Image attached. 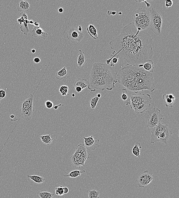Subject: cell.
I'll use <instances>...</instances> for the list:
<instances>
[{"label": "cell", "instance_id": "obj_8", "mask_svg": "<svg viewBox=\"0 0 179 198\" xmlns=\"http://www.w3.org/2000/svg\"><path fill=\"white\" fill-rule=\"evenodd\" d=\"M34 99L33 94H30L21 106V114L22 118L27 121H30L32 119L33 115Z\"/></svg>", "mask_w": 179, "mask_h": 198}, {"label": "cell", "instance_id": "obj_47", "mask_svg": "<svg viewBox=\"0 0 179 198\" xmlns=\"http://www.w3.org/2000/svg\"><path fill=\"white\" fill-rule=\"evenodd\" d=\"M78 30L79 31L82 32V27L80 25H79L78 27Z\"/></svg>", "mask_w": 179, "mask_h": 198}, {"label": "cell", "instance_id": "obj_14", "mask_svg": "<svg viewBox=\"0 0 179 198\" xmlns=\"http://www.w3.org/2000/svg\"><path fill=\"white\" fill-rule=\"evenodd\" d=\"M173 133L168 127L164 131L162 132L158 136L156 141V142H161L165 144H167L168 139L171 137Z\"/></svg>", "mask_w": 179, "mask_h": 198}, {"label": "cell", "instance_id": "obj_10", "mask_svg": "<svg viewBox=\"0 0 179 198\" xmlns=\"http://www.w3.org/2000/svg\"><path fill=\"white\" fill-rule=\"evenodd\" d=\"M84 36L82 32L79 31L77 28L72 27L67 35V38L72 43H79L83 39Z\"/></svg>", "mask_w": 179, "mask_h": 198}, {"label": "cell", "instance_id": "obj_29", "mask_svg": "<svg viewBox=\"0 0 179 198\" xmlns=\"http://www.w3.org/2000/svg\"><path fill=\"white\" fill-rule=\"evenodd\" d=\"M28 20L25 21L21 25L20 29L21 31L23 32L24 35H27L29 32V29L28 27Z\"/></svg>", "mask_w": 179, "mask_h": 198}, {"label": "cell", "instance_id": "obj_40", "mask_svg": "<svg viewBox=\"0 0 179 198\" xmlns=\"http://www.w3.org/2000/svg\"><path fill=\"white\" fill-rule=\"evenodd\" d=\"M17 22L18 23H19L20 25H21L22 23H23V22H25V20H24L23 19L20 17H19L17 19Z\"/></svg>", "mask_w": 179, "mask_h": 198}, {"label": "cell", "instance_id": "obj_33", "mask_svg": "<svg viewBox=\"0 0 179 198\" xmlns=\"http://www.w3.org/2000/svg\"><path fill=\"white\" fill-rule=\"evenodd\" d=\"M55 191H56V194L57 195L63 196L64 194V192H63V187L62 186L56 187L55 189Z\"/></svg>", "mask_w": 179, "mask_h": 198}, {"label": "cell", "instance_id": "obj_7", "mask_svg": "<svg viewBox=\"0 0 179 198\" xmlns=\"http://www.w3.org/2000/svg\"><path fill=\"white\" fill-rule=\"evenodd\" d=\"M146 127L152 128L161 123V120L164 118L159 108L154 106L152 108L146 111L144 114Z\"/></svg>", "mask_w": 179, "mask_h": 198}, {"label": "cell", "instance_id": "obj_27", "mask_svg": "<svg viewBox=\"0 0 179 198\" xmlns=\"http://www.w3.org/2000/svg\"><path fill=\"white\" fill-rule=\"evenodd\" d=\"M27 178L33 181L37 184L42 183L45 181V179L43 177L37 175H27Z\"/></svg>", "mask_w": 179, "mask_h": 198}, {"label": "cell", "instance_id": "obj_30", "mask_svg": "<svg viewBox=\"0 0 179 198\" xmlns=\"http://www.w3.org/2000/svg\"><path fill=\"white\" fill-rule=\"evenodd\" d=\"M37 196L40 198H52L54 194L48 192L39 191L37 192Z\"/></svg>", "mask_w": 179, "mask_h": 198}, {"label": "cell", "instance_id": "obj_25", "mask_svg": "<svg viewBox=\"0 0 179 198\" xmlns=\"http://www.w3.org/2000/svg\"><path fill=\"white\" fill-rule=\"evenodd\" d=\"M85 171L84 170H74V171L70 172L68 174L63 176L70 177V178H77V177L80 176L82 174L85 173Z\"/></svg>", "mask_w": 179, "mask_h": 198}, {"label": "cell", "instance_id": "obj_18", "mask_svg": "<svg viewBox=\"0 0 179 198\" xmlns=\"http://www.w3.org/2000/svg\"><path fill=\"white\" fill-rule=\"evenodd\" d=\"M77 64L80 68H81L86 63L87 56L85 52L82 50H79V53L77 56Z\"/></svg>", "mask_w": 179, "mask_h": 198}, {"label": "cell", "instance_id": "obj_11", "mask_svg": "<svg viewBox=\"0 0 179 198\" xmlns=\"http://www.w3.org/2000/svg\"><path fill=\"white\" fill-rule=\"evenodd\" d=\"M84 145L89 152L95 150L100 147L99 139L96 137L91 136L88 137H83Z\"/></svg>", "mask_w": 179, "mask_h": 198}, {"label": "cell", "instance_id": "obj_38", "mask_svg": "<svg viewBox=\"0 0 179 198\" xmlns=\"http://www.w3.org/2000/svg\"><path fill=\"white\" fill-rule=\"evenodd\" d=\"M137 3L142 2H145L146 4V6H147V8H149L151 6V3H148L146 1H135Z\"/></svg>", "mask_w": 179, "mask_h": 198}, {"label": "cell", "instance_id": "obj_9", "mask_svg": "<svg viewBox=\"0 0 179 198\" xmlns=\"http://www.w3.org/2000/svg\"><path fill=\"white\" fill-rule=\"evenodd\" d=\"M151 15L150 29L157 35H160L161 33L163 19L162 15L154 8L150 10Z\"/></svg>", "mask_w": 179, "mask_h": 198}, {"label": "cell", "instance_id": "obj_19", "mask_svg": "<svg viewBox=\"0 0 179 198\" xmlns=\"http://www.w3.org/2000/svg\"><path fill=\"white\" fill-rule=\"evenodd\" d=\"M30 6L28 2L22 1L19 3L17 9L18 11L21 12L28 11L30 10Z\"/></svg>", "mask_w": 179, "mask_h": 198}, {"label": "cell", "instance_id": "obj_2", "mask_svg": "<svg viewBox=\"0 0 179 198\" xmlns=\"http://www.w3.org/2000/svg\"><path fill=\"white\" fill-rule=\"evenodd\" d=\"M117 77L118 82L136 94L144 90L152 92L155 89L152 73L142 67L126 65L118 72Z\"/></svg>", "mask_w": 179, "mask_h": 198}, {"label": "cell", "instance_id": "obj_36", "mask_svg": "<svg viewBox=\"0 0 179 198\" xmlns=\"http://www.w3.org/2000/svg\"><path fill=\"white\" fill-rule=\"evenodd\" d=\"M173 1L172 0H168V1H166L165 2V6L167 8L173 6Z\"/></svg>", "mask_w": 179, "mask_h": 198}, {"label": "cell", "instance_id": "obj_26", "mask_svg": "<svg viewBox=\"0 0 179 198\" xmlns=\"http://www.w3.org/2000/svg\"><path fill=\"white\" fill-rule=\"evenodd\" d=\"M41 142L45 145L49 146L53 142V139L51 138L50 134L48 135H42L40 136Z\"/></svg>", "mask_w": 179, "mask_h": 198}, {"label": "cell", "instance_id": "obj_35", "mask_svg": "<svg viewBox=\"0 0 179 198\" xmlns=\"http://www.w3.org/2000/svg\"><path fill=\"white\" fill-rule=\"evenodd\" d=\"M19 16L20 18H22L25 21L26 20H28V17H27V15L26 13L24 12H21L19 14Z\"/></svg>", "mask_w": 179, "mask_h": 198}, {"label": "cell", "instance_id": "obj_37", "mask_svg": "<svg viewBox=\"0 0 179 198\" xmlns=\"http://www.w3.org/2000/svg\"><path fill=\"white\" fill-rule=\"evenodd\" d=\"M6 95V93L3 89H0V98L2 99H4Z\"/></svg>", "mask_w": 179, "mask_h": 198}, {"label": "cell", "instance_id": "obj_3", "mask_svg": "<svg viewBox=\"0 0 179 198\" xmlns=\"http://www.w3.org/2000/svg\"><path fill=\"white\" fill-rule=\"evenodd\" d=\"M117 75V73L109 65L94 63L89 75L90 82L87 88L92 92L97 89L112 90L115 87V84L118 82Z\"/></svg>", "mask_w": 179, "mask_h": 198}, {"label": "cell", "instance_id": "obj_1", "mask_svg": "<svg viewBox=\"0 0 179 198\" xmlns=\"http://www.w3.org/2000/svg\"><path fill=\"white\" fill-rule=\"evenodd\" d=\"M152 40L150 35L143 31L137 30L133 23L128 24L121 33L110 41L111 49L114 50L113 56H121L132 66L142 67L152 58Z\"/></svg>", "mask_w": 179, "mask_h": 198}, {"label": "cell", "instance_id": "obj_16", "mask_svg": "<svg viewBox=\"0 0 179 198\" xmlns=\"http://www.w3.org/2000/svg\"><path fill=\"white\" fill-rule=\"evenodd\" d=\"M163 99L167 107L172 108L174 106L176 97L173 94H165L163 96Z\"/></svg>", "mask_w": 179, "mask_h": 198}, {"label": "cell", "instance_id": "obj_42", "mask_svg": "<svg viewBox=\"0 0 179 198\" xmlns=\"http://www.w3.org/2000/svg\"><path fill=\"white\" fill-rule=\"evenodd\" d=\"M76 91L78 93H80L82 90V89L80 87H77L75 88Z\"/></svg>", "mask_w": 179, "mask_h": 198}, {"label": "cell", "instance_id": "obj_6", "mask_svg": "<svg viewBox=\"0 0 179 198\" xmlns=\"http://www.w3.org/2000/svg\"><path fill=\"white\" fill-rule=\"evenodd\" d=\"M90 153L86 149L84 144H79L77 146L74 154L70 157L73 166L77 167L85 166V163L90 158Z\"/></svg>", "mask_w": 179, "mask_h": 198}, {"label": "cell", "instance_id": "obj_44", "mask_svg": "<svg viewBox=\"0 0 179 198\" xmlns=\"http://www.w3.org/2000/svg\"><path fill=\"white\" fill-rule=\"evenodd\" d=\"M34 22H35L33 20H28V24H30V25L34 26Z\"/></svg>", "mask_w": 179, "mask_h": 198}, {"label": "cell", "instance_id": "obj_15", "mask_svg": "<svg viewBox=\"0 0 179 198\" xmlns=\"http://www.w3.org/2000/svg\"><path fill=\"white\" fill-rule=\"evenodd\" d=\"M32 35L34 37H40L45 40L47 37L48 34L39 27H34L32 31Z\"/></svg>", "mask_w": 179, "mask_h": 198}, {"label": "cell", "instance_id": "obj_5", "mask_svg": "<svg viewBox=\"0 0 179 198\" xmlns=\"http://www.w3.org/2000/svg\"><path fill=\"white\" fill-rule=\"evenodd\" d=\"M132 19L134 26L139 31L150 28L151 15L148 10L139 8L132 14Z\"/></svg>", "mask_w": 179, "mask_h": 198}, {"label": "cell", "instance_id": "obj_41", "mask_svg": "<svg viewBox=\"0 0 179 198\" xmlns=\"http://www.w3.org/2000/svg\"><path fill=\"white\" fill-rule=\"evenodd\" d=\"M63 190L64 194H67L69 192V189L67 187H63Z\"/></svg>", "mask_w": 179, "mask_h": 198}, {"label": "cell", "instance_id": "obj_24", "mask_svg": "<svg viewBox=\"0 0 179 198\" xmlns=\"http://www.w3.org/2000/svg\"><path fill=\"white\" fill-rule=\"evenodd\" d=\"M142 147V146L140 143L138 142L136 143L132 151V154L135 157H140L141 149Z\"/></svg>", "mask_w": 179, "mask_h": 198}, {"label": "cell", "instance_id": "obj_34", "mask_svg": "<svg viewBox=\"0 0 179 198\" xmlns=\"http://www.w3.org/2000/svg\"><path fill=\"white\" fill-rule=\"evenodd\" d=\"M45 106L47 109H51L54 107V104L51 101L47 100L45 103Z\"/></svg>", "mask_w": 179, "mask_h": 198}, {"label": "cell", "instance_id": "obj_21", "mask_svg": "<svg viewBox=\"0 0 179 198\" xmlns=\"http://www.w3.org/2000/svg\"><path fill=\"white\" fill-rule=\"evenodd\" d=\"M100 98L98 97L97 95L92 96L89 103V109L91 111H93L95 109L96 106Z\"/></svg>", "mask_w": 179, "mask_h": 198}, {"label": "cell", "instance_id": "obj_4", "mask_svg": "<svg viewBox=\"0 0 179 198\" xmlns=\"http://www.w3.org/2000/svg\"><path fill=\"white\" fill-rule=\"evenodd\" d=\"M152 103V99L149 94H134L129 99V105L137 113H142L149 109Z\"/></svg>", "mask_w": 179, "mask_h": 198}, {"label": "cell", "instance_id": "obj_45", "mask_svg": "<svg viewBox=\"0 0 179 198\" xmlns=\"http://www.w3.org/2000/svg\"><path fill=\"white\" fill-rule=\"evenodd\" d=\"M63 105L62 104H60L58 105L55 106L54 107V108L55 110H57L58 109V107L60 106H63Z\"/></svg>", "mask_w": 179, "mask_h": 198}, {"label": "cell", "instance_id": "obj_28", "mask_svg": "<svg viewBox=\"0 0 179 198\" xmlns=\"http://www.w3.org/2000/svg\"><path fill=\"white\" fill-rule=\"evenodd\" d=\"M122 99L124 101L126 105H128L129 103V95L128 91L126 89H122Z\"/></svg>", "mask_w": 179, "mask_h": 198}, {"label": "cell", "instance_id": "obj_12", "mask_svg": "<svg viewBox=\"0 0 179 198\" xmlns=\"http://www.w3.org/2000/svg\"><path fill=\"white\" fill-rule=\"evenodd\" d=\"M152 175L150 172L146 170L139 176L137 179V185L139 187H144L152 181Z\"/></svg>", "mask_w": 179, "mask_h": 198}, {"label": "cell", "instance_id": "obj_46", "mask_svg": "<svg viewBox=\"0 0 179 198\" xmlns=\"http://www.w3.org/2000/svg\"><path fill=\"white\" fill-rule=\"evenodd\" d=\"M63 11H64V10H63V9L62 8H60L58 9V12L60 13H63Z\"/></svg>", "mask_w": 179, "mask_h": 198}, {"label": "cell", "instance_id": "obj_48", "mask_svg": "<svg viewBox=\"0 0 179 198\" xmlns=\"http://www.w3.org/2000/svg\"><path fill=\"white\" fill-rule=\"evenodd\" d=\"M111 15H114L115 14H116V13H117L116 12L111 11Z\"/></svg>", "mask_w": 179, "mask_h": 198}, {"label": "cell", "instance_id": "obj_20", "mask_svg": "<svg viewBox=\"0 0 179 198\" xmlns=\"http://www.w3.org/2000/svg\"><path fill=\"white\" fill-rule=\"evenodd\" d=\"M87 32L93 39H97L98 38L97 29L94 26L91 24L89 25L87 28Z\"/></svg>", "mask_w": 179, "mask_h": 198}, {"label": "cell", "instance_id": "obj_17", "mask_svg": "<svg viewBox=\"0 0 179 198\" xmlns=\"http://www.w3.org/2000/svg\"><path fill=\"white\" fill-rule=\"evenodd\" d=\"M89 84V82L87 79L79 78L73 84V87L75 88L80 87L83 90L86 88L88 87Z\"/></svg>", "mask_w": 179, "mask_h": 198}, {"label": "cell", "instance_id": "obj_39", "mask_svg": "<svg viewBox=\"0 0 179 198\" xmlns=\"http://www.w3.org/2000/svg\"><path fill=\"white\" fill-rule=\"evenodd\" d=\"M33 61L34 63H38L40 62L41 61V60L40 59V58L37 57H36L34 58Z\"/></svg>", "mask_w": 179, "mask_h": 198}, {"label": "cell", "instance_id": "obj_49", "mask_svg": "<svg viewBox=\"0 0 179 198\" xmlns=\"http://www.w3.org/2000/svg\"><path fill=\"white\" fill-rule=\"evenodd\" d=\"M32 51V53H35L36 52V51L35 49H32V51Z\"/></svg>", "mask_w": 179, "mask_h": 198}, {"label": "cell", "instance_id": "obj_32", "mask_svg": "<svg viewBox=\"0 0 179 198\" xmlns=\"http://www.w3.org/2000/svg\"><path fill=\"white\" fill-rule=\"evenodd\" d=\"M59 92L61 93L62 96H66L68 93V87L67 85H62L60 87Z\"/></svg>", "mask_w": 179, "mask_h": 198}, {"label": "cell", "instance_id": "obj_50", "mask_svg": "<svg viewBox=\"0 0 179 198\" xmlns=\"http://www.w3.org/2000/svg\"><path fill=\"white\" fill-rule=\"evenodd\" d=\"M15 116H14L13 115H11V116H10V118H14Z\"/></svg>", "mask_w": 179, "mask_h": 198}, {"label": "cell", "instance_id": "obj_22", "mask_svg": "<svg viewBox=\"0 0 179 198\" xmlns=\"http://www.w3.org/2000/svg\"><path fill=\"white\" fill-rule=\"evenodd\" d=\"M142 67L146 71L152 73L154 69V62L152 60H149L143 65Z\"/></svg>", "mask_w": 179, "mask_h": 198}, {"label": "cell", "instance_id": "obj_31", "mask_svg": "<svg viewBox=\"0 0 179 198\" xmlns=\"http://www.w3.org/2000/svg\"><path fill=\"white\" fill-rule=\"evenodd\" d=\"M87 193L88 194V198H100V193L96 189L87 191Z\"/></svg>", "mask_w": 179, "mask_h": 198}, {"label": "cell", "instance_id": "obj_43", "mask_svg": "<svg viewBox=\"0 0 179 198\" xmlns=\"http://www.w3.org/2000/svg\"><path fill=\"white\" fill-rule=\"evenodd\" d=\"M40 25V24L38 22L36 21L34 22V27H39Z\"/></svg>", "mask_w": 179, "mask_h": 198}, {"label": "cell", "instance_id": "obj_23", "mask_svg": "<svg viewBox=\"0 0 179 198\" xmlns=\"http://www.w3.org/2000/svg\"><path fill=\"white\" fill-rule=\"evenodd\" d=\"M68 75V71L66 67H63L56 74V78L58 80H62L66 78Z\"/></svg>", "mask_w": 179, "mask_h": 198}, {"label": "cell", "instance_id": "obj_13", "mask_svg": "<svg viewBox=\"0 0 179 198\" xmlns=\"http://www.w3.org/2000/svg\"><path fill=\"white\" fill-rule=\"evenodd\" d=\"M168 125L167 124H163L161 123H160L154 128L151 129V143L154 144L156 143L157 138L160 134L167 128Z\"/></svg>", "mask_w": 179, "mask_h": 198}, {"label": "cell", "instance_id": "obj_52", "mask_svg": "<svg viewBox=\"0 0 179 198\" xmlns=\"http://www.w3.org/2000/svg\"><path fill=\"white\" fill-rule=\"evenodd\" d=\"M1 89V88L0 87V89ZM1 99H1V98H0V103H1Z\"/></svg>", "mask_w": 179, "mask_h": 198}, {"label": "cell", "instance_id": "obj_51", "mask_svg": "<svg viewBox=\"0 0 179 198\" xmlns=\"http://www.w3.org/2000/svg\"><path fill=\"white\" fill-rule=\"evenodd\" d=\"M72 96H73V97H74L75 96V94H72Z\"/></svg>", "mask_w": 179, "mask_h": 198}]
</instances>
